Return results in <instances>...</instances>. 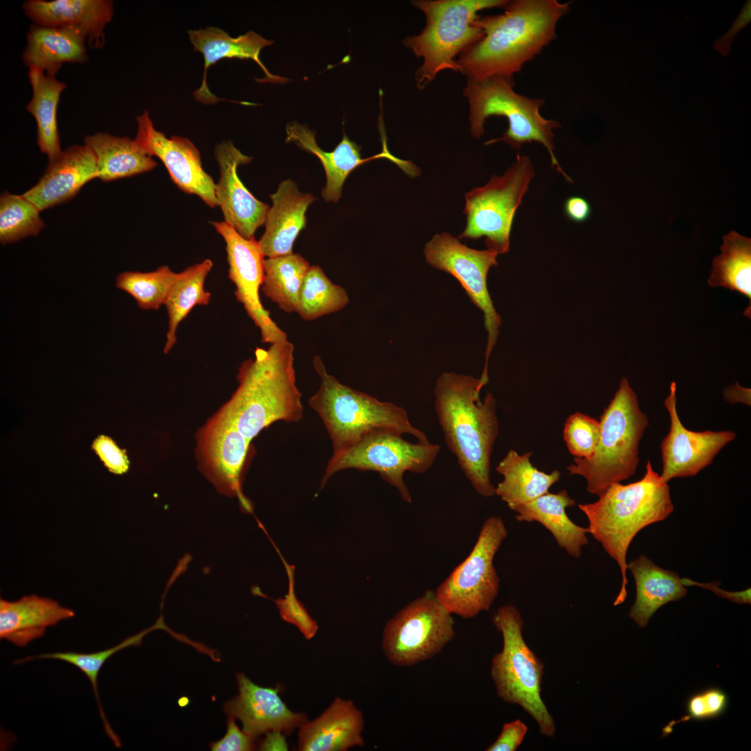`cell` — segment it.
Segmentation results:
<instances>
[{"instance_id": "1f68e13d", "label": "cell", "mask_w": 751, "mask_h": 751, "mask_svg": "<svg viewBox=\"0 0 751 751\" xmlns=\"http://www.w3.org/2000/svg\"><path fill=\"white\" fill-rule=\"evenodd\" d=\"M84 144L92 151L98 178L104 182L149 172L157 163L134 139L97 132L86 136Z\"/></svg>"}, {"instance_id": "d6986e66", "label": "cell", "mask_w": 751, "mask_h": 751, "mask_svg": "<svg viewBox=\"0 0 751 751\" xmlns=\"http://www.w3.org/2000/svg\"><path fill=\"white\" fill-rule=\"evenodd\" d=\"M380 131L382 140V152L365 159L361 156V147L351 141L345 134L333 151L325 152L317 145L315 133L307 126L296 122L286 125V141L294 143L300 148L315 155L320 160L327 178L321 195L327 202H337L341 195L343 185L349 174L358 166L371 160L386 159L396 163L409 177H414L419 175L420 170L412 161L401 159L390 153L385 132Z\"/></svg>"}, {"instance_id": "5b68a950", "label": "cell", "mask_w": 751, "mask_h": 751, "mask_svg": "<svg viewBox=\"0 0 751 751\" xmlns=\"http://www.w3.org/2000/svg\"><path fill=\"white\" fill-rule=\"evenodd\" d=\"M312 364L320 378V386L308 403L328 433L333 453L344 451L378 428L408 434L420 442L429 441L423 432L411 423L403 407L341 384L327 372L318 355L314 357Z\"/></svg>"}, {"instance_id": "74e56055", "label": "cell", "mask_w": 751, "mask_h": 751, "mask_svg": "<svg viewBox=\"0 0 751 751\" xmlns=\"http://www.w3.org/2000/svg\"><path fill=\"white\" fill-rule=\"evenodd\" d=\"M348 302L346 289L332 282L318 266H312L302 282L297 313L313 321L342 309Z\"/></svg>"}, {"instance_id": "277c9868", "label": "cell", "mask_w": 751, "mask_h": 751, "mask_svg": "<svg viewBox=\"0 0 751 751\" xmlns=\"http://www.w3.org/2000/svg\"><path fill=\"white\" fill-rule=\"evenodd\" d=\"M578 506L588 518L589 533L619 566L622 582L613 605H620L627 596L630 544L643 528L665 519L674 510L669 485L648 460L639 481L627 485L615 483L597 501Z\"/></svg>"}, {"instance_id": "ffe728a7", "label": "cell", "mask_w": 751, "mask_h": 751, "mask_svg": "<svg viewBox=\"0 0 751 751\" xmlns=\"http://www.w3.org/2000/svg\"><path fill=\"white\" fill-rule=\"evenodd\" d=\"M215 156L219 167L215 193L224 221L243 237L253 238L257 229L264 224L270 207L257 200L238 175L239 166L249 163L252 157L243 154L230 141L218 143Z\"/></svg>"}, {"instance_id": "603a6c76", "label": "cell", "mask_w": 751, "mask_h": 751, "mask_svg": "<svg viewBox=\"0 0 751 751\" xmlns=\"http://www.w3.org/2000/svg\"><path fill=\"white\" fill-rule=\"evenodd\" d=\"M188 33L194 51L201 53L204 57L202 81L200 87L193 92L198 102L212 104L225 100L213 95L207 83L208 69L223 58L250 59L256 62L265 74V78L260 82L284 83L287 81L272 74L264 65L259 58L260 52L263 48L271 45L273 41L266 40L254 31L232 38L223 29L211 26L190 30Z\"/></svg>"}, {"instance_id": "7bdbcfd3", "label": "cell", "mask_w": 751, "mask_h": 751, "mask_svg": "<svg viewBox=\"0 0 751 751\" xmlns=\"http://www.w3.org/2000/svg\"><path fill=\"white\" fill-rule=\"evenodd\" d=\"M727 706V694L719 688H709L689 697L686 706V713L679 722L715 718L724 713Z\"/></svg>"}, {"instance_id": "d590c367", "label": "cell", "mask_w": 751, "mask_h": 751, "mask_svg": "<svg viewBox=\"0 0 751 751\" xmlns=\"http://www.w3.org/2000/svg\"><path fill=\"white\" fill-rule=\"evenodd\" d=\"M160 628H165L161 619L150 628L128 637L119 644L106 649L92 653H78L71 651L44 653L18 659L13 663L17 665L36 659H54L68 663L80 670L87 677L91 684L105 732L114 745L120 748L121 741L120 738L112 729L99 699L98 691L99 673L106 661L114 654L126 647L140 645L143 638L149 632Z\"/></svg>"}, {"instance_id": "f907efd6", "label": "cell", "mask_w": 751, "mask_h": 751, "mask_svg": "<svg viewBox=\"0 0 751 751\" xmlns=\"http://www.w3.org/2000/svg\"><path fill=\"white\" fill-rule=\"evenodd\" d=\"M724 397L725 400L732 403L740 402L750 405V389L742 388L738 383L734 387L725 390Z\"/></svg>"}, {"instance_id": "4dcf8cb0", "label": "cell", "mask_w": 751, "mask_h": 751, "mask_svg": "<svg viewBox=\"0 0 751 751\" xmlns=\"http://www.w3.org/2000/svg\"><path fill=\"white\" fill-rule=\"evenodd\" d=\"M531 455V452L519 455L510 449L496 467L503 478L495 487V495L513 511L548 492L560 477L558 470L550 474L538 470L530 461Z\"/></svg>"}, {"instance_id": "f546056e", "label": "cell", "mask_w": 751, "mask_h": 751, "mask_svg": "<svg viewBox=\"0 0 751 751\" xmlns=\"http://www.w3.org/2000/svg\"><path fill=\"white\" fill-rule=\"evenodd\" d=\"M576 502L565 490L558 493L549 492L518 507L515 519L518 522H538L549 530L557 544L567 553L579 558L581 549L588 544V528L574 524L567 515L566 508Z\"/></svg>"}, {"instance_id": "44dd1931", "label": "cell", "mask_w": 751, "mask_h": 751, "mask_svg": "<svg viewBox=\"0 0 751 751\" xmlns=\"http://www.w3.org/2000/svg\"><path fill=\"white\" fill-rule=\"evenodd\" d=\"M238 694L225 705L228 717L239 720L242 729L254 739L267 733L289 734L307 719L305 713L290 710L279 695L278 688L258 686L238 674Z\"/></svg>"}, {"instance_id": "f6af8a7d", "label": "cell", "mask_w": 751, "mask_h": 751, "mask_svg": "<svg viewBox=\"0 0 751 751\" xmlns=\"http://www.w3.org/2000/svg\"><path fill=\"white\" fill-rule=\"evenodd\" d=\"M254 738L240 729L235 719L228 718L227 731L219 741L210 744L213 751H248L255 748Z\"/></svg>"}, {"instance_id": "2e32d148", "label": "cell", "mask_w": 751, "mask_h": 751, "mask_svg": "<svg viewBox=\"0 0 751 751\" xmlns=\"http://www.w3.org/2000/svg\"><path fill=\"white\" fill-rule=\"evenodd\" d=\"M197 442V456L203 474L219 492L238 496L244 508L250 511L251 506L241 489L250 442L218 412L200 430Z\"/></svg>"}, {"instance_id": "83f0119b", "label": "cell", "mask_w": 751, "mask_h": 751, "mask_svg": "<svg viewBox=\"0 0 751 751\" xmlns=\"http://www.w3.org/2000/svg\"><path fill=\"white\" fill-rule=\"evenodd\" d=\"M86 40L84 33L76 28L32 24L26 35L23 62L55 76L63 63L87 60Z\"/></svg>"}, {"instance_id": "b9f144b4", "label": "cell", "mask_w": 751, "mask_h": 751, "mask_svg": "<svg viewBox=\"0 0 751 751\" xmlns=\"http://www.w3.org/2000/svg\"><path fill=\"white\" fill-rule=\"evenodd\" d=\"M284 563L289 578V592L284 598L277 599L275 602L282 618L296 626L305 638L309 640L316 633L318 626L295 595L293 567Z\"/></svg>"}, {"instance_id": "d4e9b609", "label": "cell", "mask_w": 751, "mask_h": 751, "mask_svg": "<svg viewBox=\"0 0 751 751\" xmlns=\"http://www.w3.org/2000/svg\"><path fill=\"white\" fill-rule=\"evenodd\" d=\"M270 197L272 206L266 213L259 245L266 257L292 254L293 243L306 226V211L316 198L300 192L291 179L281 182Z\"/></svg>"}, {"instance_id": "4316f807", "label": "cell", "mask_w": 751, "mask_h": 751, "mask_svg": "<svg viewBox=\"0 0 751 751\" xmlns=\"http://www.w3.org/2000/svg\"><path fill=\"white\" fill-rule=\"evenodd\" d=\"M75 613L51 598L35 595L18 600L0 599V638L19 647L42 637L46 629Z\"/></svg>"}, {"instance_id": "8d00e7d4", "label": "cell", "mask_w": 751, "mask_h": 751, "mask_svg": "<svg viewBox=\"0 0 751 751\" xmlns=\"http://www.w3.org/2000/svg\"><path fill=\"white\" fill-rule=\"evenodd\" d=\"M311 266L299 254L267 257L261 290L283 311L297 312L300 289Z\"/></svg>"}, {"instance_id": "7402d4cb", "label": "cell", "mask_w": 751, "mask_h": 751, "mask_svg": "<svg viewBox=\"0 0 751 751\" xmlns=\"http://www.w3.org/2000/svg\"><path fill=\"white\" fill-rule=\"evenodd\" d=\"M95 178L98 171L92 151L86 144L74 145L49 162L38 182L22 195L41 211L72 200Z\"/></svg>"}, {"instance_id": "cb8c5ba5", "label": "cell", "mask_w": 751, "mask_h": 751, "mask_svg": "<svg viewBox=\"0 0 751 751\" xmlns=\"http://www.w3.org/2000/svg\"><path fill=\"white\" fill-rule=\"evenodd\" d=\"M113 4L109 0H29L23 9L35 24L78 29L91 48H99L105 42L104 29L113 15Z\"/></svg>"}, {"instance_id": "7a4b0ae2", "label": "cell", "mask_w": 751, "mask_h": 751, "mask_svg": "<svg viewBox=\"0 0 751 751\" xmlns=\"http://www.w3.org/2000/svg\"><path fill=\"white\" fill-rule=\"evenodd\" d=\"M480 379L444 372L433 389L434 407L444 441L457 458L475 491L484 497L495 495L490 461L499 434L496 401L491 392L483 401Z\"/></svg>"}, {"instance_id": "30bf717a", "label": "cell", "mask_w": 751, "mask_h": 751, "mask_svg": "<svg viewBox=\"0 0 751 751\" xmlns=\"http://www.w3.org/2000/svg\"><path fill=\"white\" fill-rule=\"evenodd\" d=\"M402 435L391 429H375L344 451L332 453L321 487L332 475L344 469L373 471L396 487L405 502L411 503L412 497L404 481V474L427 471L435 462L441 446L429 441L410 442Z\"/></svg>"}, {"instance_id": "484cf974", "label": "cell", "mask_w": 751, "mask_h": 751, "mask_svg": "<svg viewBox=\"0 0 751 751\" xmlns=\"http://www.w3.org/2000/svg\"><path fill=\"white\" fill-rule=\"evenodd\" d=\"M364 718L352 700L336 698L318 718L299 727L298 750L344 751L364 746Z\"/></svg>"}, {"instance_id": "681fc988", "label": "cell", "mask_w": 751, "mask_h": 751, "mask_svg": "<svg viewBox=\"0 0 751 751\" xmlns=\"http://www.w3.org/2000/svg\"><path fill=\"white\" fill-rule=\"evenodd\" d=\"M564 209L567 217L577 223L586 220L591 212V208L588 201L577 196L569 197L565 202Z\"/></svg>"}, {"instance_id": "6da1fadb", "label": "cell", "mask_w": 751, "mask_h": 751, "mask_svg": "<svg viewBox=\"0 0 751 751\" xmlns=\"http://www.w3.org/2000/svg\"><path fill=\"white\" fill-rule=\"evenodd\" d=\"M503 8L475 20L484 35L456 60L467 78L513 77L556 37L558 22L570 9L557 0L508 1Z\"/></svg>"}, {"instance_id": "8fae6325", "label": "cell", "mask_w": 751, "mask_h": 751, "mask_svg": "<svg viewBox=\"0 0 751 751\" xmlns=\"http://www.w3.org/2000/svg\"><path fill=\"white\" fill-rule=\"evenodd\" d=\"M534 175L531 159L518 154L503 175H492L485 186L467 193L463 211L467 225L458 239L485 237L488 250L498 255L508 252L515 212Z\"/></svg>"}, {"instance_id": "bcb514c9", "label": "cell", "mask_w": 751, "mask_h": 751, "mask_svg": "<svg viewBox=\"0 0 751 751\" xmlns=\"http://www.w3.org/2000/svg\"><path fill=\"white\" fill-rule=\"evenodd\" d=\"M528 727L519 719L506 722L497 738L490 745L486 751H515L522 744Z\"/></svg>"}, {"instance_id": "ee69618b", "label": "cell", "mask_w": 751, "mask_h": 751, "mask_svg": "<svg viewBox=\"0 0 751 751\" xmlns=\"http://www.w3.org/2000/svg\"><path fill=\"white\" fill-rule=\"evenodd\" d=\"M92 447L109 471L115 474L127 471L129 462L126 451L120 449L112 439L100 435L95 439Z\"/></svg>"}, {"instance_id": "c3c4849f", "label": "cell", "mask_w": 751, "mask_h": 751, "mask_svg": "<svg viewBox=\"0 0 751 751\" xmlns=\"http://www.w3.org/2000/svg\"><path fill=\"white\" fill-rule=\"evenodd\" d=\"M681 581L684 586H696L703 588H706L713 591L718 596L727 599L734 603L750 604V588L746 589L743 591L728 592L723 590L718 587V584L720 583L719 581L702 583H698L690 579H681Z\"/></svg>"}, {"instance_id": "836d02e7", "label": "cell", "mask_w": 751, "mask_h": 751, "mask_svg": "<svg viewBox=\"0 0 751 751\" xmlns=\"http://www.w3.org/2000/svg\"><path fill=\"white\" fill-rule=\"evenodd\" d=\"M213 265L212 261L207 259L178 273L164 303L168 316L164 353L176 344L177 328L191 311L197 305L209 303L211 293L205 290L204 284Z\"/></svg>"}, {"instance_id": "f35d334b", "label": "cell", "mask_w": 751, "mask_h": 751, "mask_svg": "<svg viewBox=\"0 0 751 751\" xmlns=\"http://www.w3.org/2000/svg\"><path fill=\"white\" fill-rule=\"evenodd\" d=\"M178 273L168 266L150 272L126 271L116 277L115 286L134 298L144 310H156L165 303Z\"/></svg>"}, {"instance_id": "e0dca14e", "label": "cell", "mask_w": 751, "mask_h": 751, "mask_svg": "<svg viewBox=\"0 0 751 751\" xmlns=\"http://www.w3.org/2000/svg\"><path fill=\"white\" fill-rule=\"evenodd\" d=\"M138 129L134 140L150 156L159 158L177 186L183 192L195 195L207 206L218 207L216 183L204 170L199 150L187 138H168L155 129L145 111L136 118Z\"/></svg>"}, {"instance_id": "8992f818", "label": "cell", "mask_w": 751, "mask_h": 751, "mask_svg": "<svg viewBox=\"0 0 751 751\" xmlns=\"http://www.w3.org/2000/svg\"><path fill=\"white\" fill-rule=\"evenodd\" d=\"M600 433L593 455L574 458L567 467L570 475L583 476L587 491L599 496L612 484L633 476L639 463V444L649 426L637 396L623 378L600 417Z\"/></svg>"}, {"instance_id": "60d3db41", "label": "cell", "mask_w": 751, "mask_h": 751, "mask_svg": "<svg viewBox=\"0 0 751 751\" xmlns=\"http://www.w3.org/2000/svg\"><path fill=\"white\" fill-rule=\"evenodd\" d=\"M599 433V421L581 412H576L566 420L563 438L572 455L589 459L596 449Z\"/></svg>"}, {"instance_id": "e575fe53", "label": "cell", "mask_w": 751, "mask_h": 751, "mask_svg": "<svg viewBox=\"0 0 751 751\" xmlns=\"http://www.w3.org/2000/svg\"><path fill=\"white\" fill-rule=\"evenodd\" d=\"M721 253L713 261L708 283L736 291L749 299L744 314L751 317V239L732 231L722 236Z\"/></svg>"}, {"instance_id": "7c38bea8", "label": "cell", "mask_w": 751, "mask_h": 751, "mask_svg": "<svg viewBox=\"0 0 751 751\" xmlns=\"http://www.w3.org/2000/svg\"><path fill=\"white\" fill-rule=\"evenodd\" d=\"M507 535L500 517L492 516L484 522L469 554L435 590L449 613L470 619L491 608L500 588L494 559Z\"/></svg>"}, {"instance_id": "4fadbf2b", "label": "cell", "mask_w": 751, "mask_h": 751, "mask_svg": "<svg viewBox=\"0 0 751 751\" xmlns=\"http://www.w3.org/2000/svg\"><path fill=\"white\" fill-rule=\"evenodd\" d=\"M455 636L452 614L428 590L387 622L382 646L391 664L407 667L435 656Z\"/></svg>"}, {"instance_id": "ba28073f", "label": "cell", "mask_w": 751, "mask_h": 751, "mask_svg": "<svg viewBox=\"0 0 751 751\" xmlns=\"http://www.w3.org/2000/svg\"><path fill=\"white\" fill-rule=\"evenodd\" d=\"M507 0H418L426 25L420 34L405 37L403 43L423 64L415 74L417 86L423 89L444 70L460 72L455 58L480 40L484 33L474 24L483 9L503 7Z\"/></svg>"}, {"instance_id": "5bb4252c", "label": "cell", "mask_w": 751, "mask_h": 751, "mask_svg": "<svg viewBox=\"0 0 751 751\" xmlns=\"http://www.w3.org/2000/svg\"><path fill=\"white\" fill-rule=\"evenodd\" d=\"M423 253L429 265L453 276L472 303L483 313L487 341L485 365L479 378L481 385L485 386L489 381L488 360L501 325V316L494 307L487 285L488 272L498 265L499 255L488 249L469 248L446 232L435 234L426 244Z\"/></svg>"}, {"instance_id": "d6a6232c", "label": "cell", "mask_w": 751, "mask_h": 751, "mask_svg": "<svg viewBox=\"0 0 751 751\" xmlns=\"http://www.w3.org/2000/svg\"><path fill=\"white\" fill-rule=\"evenodd\" d=\"M28 76L32 88V97L26 108L36 122L38 145L41 152L47 156L49 162H52L63 152L57 109L60 94L66 85L35 66L29 67Z\"/></svg>"}, {"instance_id": "3957f363", "label": "cell", "mask_w": 751, "mask_h": 751, "mask_svg": "<svg viewBox=\"0 0 751 751\" xmlns=\"http://www.w3.org/2000/svg\"><path fill=\"white\" fill-rule=\"evenodd\" d=\"M294 346L288 339L257 347L239 369V387L218 411L250 442L277 421L303 417L302 394L296 386Z\"/></svg>"}, {"instance_id": "f1b7e54d", "label": "cell", "mask_w": 751, "mask_h": 751, "mask_svg": "<svg viewBox=\"0 0 751 751\" xmlns=\"http://www.w3.org/2000/svg\"><path fill=\"white\" fill-rule=\"evenodd\" d=\"M627 570L633 576L636 590L629 617L640 627H646L661 606L687 594L677 573L658 566L645 555L627 563Z\"/></svg>"}, {"instance_id": "7dc6e473", "label": "cell", "mask_w": 751, "mask_h": 751, "mask_svg": "<svg viewBox=\"0 0 751 751\" xmlns=\"http://www.w3.org/2000/svg\"><path fill=\"white\" fill-rule=\"evenodd\" d=\"M750 22L751 1L746 0L731 27L724 35L715 40L713 49L722 56L727 57L730 54L731 46L736 35L748 25Z\"/></svg>"}, {"instance_id": "ac0fdd59", "label": "cell", "mask_w": 751, "mask_h": 751, "mask_svg": "<svg viewBox=\"0 0 751 751\" xmlns=\"http://www.w3.org/2000/svg\"><path fill=\"white\" fill-rule=\"evenodd\" d=\"M676 390L677 385L672 382L664 401L670 422L661 445L663 469L660 476L665 483L675 478L695 476L736 437L732 430L695 432L684 427L677 414Z\"/></svg>"}, {"instance_id": "9c48e42d", "label": "cell", "mask_w": 751, "mask_h": 751, "mask_svg": "<svg viewBox=\"0 0 751 751\" xmlns=\"http://www.w3.org/2000/svg\"><path fill=\"white\" fill-rule=\"evenodd\" d=\"M492 622L503 638L502 650L494 655L490 667L497 695L520 706L537 722L541 734L553 737L555 721L541 697L544 665L524 639L521 613L515 606L504 605Z\"/></svg>"}, {"instance_id": "9a60e30c", "label": "cell", "mask_w": 751, "mask_h": 751, "mask_svg": "<svg viewBox=\"0 0 751 751\" xmlns=\"http://www.w3.org/2000/svg\"><path fill=\"white\" fill-rule=\"evenodd\" d=\"M211 224L225 241L228 275L235 285L236 298L259 329L261 341L272 344L287 339L286 334L271 318L259 298L265 256L259 241L255 237H243L225 221H211Z\"/></svg>"}, {"instance_id": "ab89813d", "label": "cell", "mask_w": 751, "mask_h": 751, "mask_svg": "<svg viewBox=\"0 0 751 751\" xmlns=\"http://www.w3.org/2000/svg\"><path fill=\"white\" fill-rule=\"evenodd\" d=\"M40 209L22 194L4 191L0 196V242L2 245L37 236L45 224Z\"/></svg>"}, {"instance_id": "52a82bcc", "label": "cell", "mask_w": 751, "mask_h": 751, "mask_svg": "<svg viewBox=\"0 0 751 751\" xmlns=\"http://www.w3.org/2000/svg\"><path fill=\"white\" fill-rule=\"evenodd\" d=\"M513 77L491 76L483 79L467 78L463 93L469 104L471 133L476 138L484 134V124L490 116H503L508 128L498 138L487 141L488 145L503 141L512 148L532 141L542 144L548 151L552 168L563 175L568 182L572 179L561 168L554 155V129L560 127L555 120L542 116L540 109L544 105L543 99L530 98L514 90Z\"/></svg>"}]
</instances>
